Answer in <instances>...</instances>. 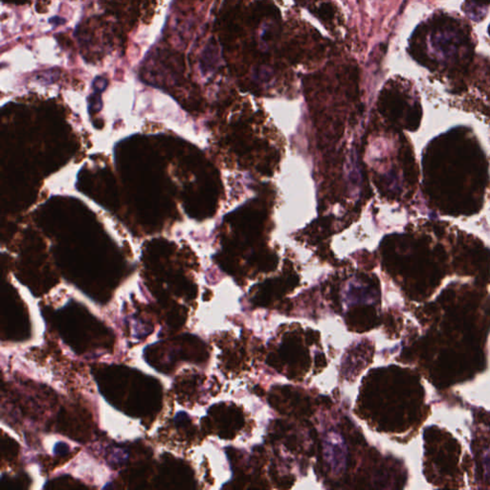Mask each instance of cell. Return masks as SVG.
<instances>
[{
  "instance_id": "cell-1",
  "label": "cell",
  "mask_w": 490,
  "mask_h": 490,
  "mask_svg": "<svg viewBox=\"0 0 490 490\" xmlns=\"http://www.w3.org/2000/svg\"><path fill=\"white\" fill-rule=\"evenodd\" d=\"M430 57L440 66L464 63L471 53L469 35L450 17L435 21L428 34Z\"/></svg>"
},
{
  "instance_id": "cell-2",
  "label": "cell",
  "mask_w": 490,
  "mask_h": 490,
  "mask_svg": "<svg viewBox=\"0 0 490 490\" xmlns=\"http://www.w3.org/2000/svg\"><path fill=\"white\" fill-rule=\"evenodd\" d=\"M318 16L324 21H330L333 19V10L331 4H322L318 8Z\"/></svg>"
}]
</instances>
